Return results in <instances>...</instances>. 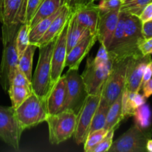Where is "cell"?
I'll list each match as a JSON object with an SVG mask.
<instances>
[{"label":"cell","mask_w":152,"mask_h":152,"mask_svg":"<svg viewBox=\"0 0 152 152\" xmlns=\"http://www.w3.org/2000/svg\"><path fill=\"white\" fill-rule=\"evenodd\" d=\"M102 92L97 94H88L77 114V126L74 132V140L77 144L84 143L90 131L92 119L99 105Z\"/></svg>","instance_id":"9"},{"label":"cell","mask_w":152,"mask_h":152,"mask_svg":"<svg viewBox=\"0 0 152 152\" xmlns=\"http://www.w3.org/2000/svg\"><path fill=\"white\" fill-rule=\"evenodd\" d=\"M30 25L28 23H22L19 26L18 29L17 34L16 38V46L18 54L19 56L22 54L28 45L30 44L29 42V33H30Z\"/></svg>","instance_id":"29"},{"label":"cell","mask_w":152,"mask_h":152,"mask_svg":"<svg viewBox=\"0 0 152 152\" xmlns=\"http://www.w3.org/2000/svg\"><path fill=\"white\" fill-rule=\"evenodd\" d=\"M62 4V0H42L30 22V28H33L42 19L49 17L56 13Z\"/></svg>","instance_id":"22"},{"label":"cell","mask_w":152,"mask_h":152,"mask_svg":"<svg viewBox=\"0 0 152 152\" xmlns=\"http://www.w3.org/2000/svg\"><path fill=\"white\" fill-rule=\"evenodd\" d=\"M152 137V128L141 129L133 125L117 140L113 141L110 152H146V144Z\"/></svg>","instance_id":"6"},{"label":"cell","mask_w":152,"mask_h":152,"mask_svg":"<svg viewBox=\"0 0 152 152\" xmlns=\"http://www.w3.org/2000/svg\"><path fill=\"white\" fill-rule=\"evenodd\" d=\"M9 0H0V18H1V15H2L3 10H4V7L5 6L6 3Z\"/></svg>","instance_id":"42"},{"label":"cell","mask_w":152,"mask_h":152,"mask_svg":"<svg viewBox=\"0 0 152 152\" xmlns=\"http://www.w3.org/2000/svg\"><path fill=\"white\" fill-rule=\"evenodd\" d=\"M97 7L99 13H105L113 10H120L121 7L123 0H99Z\"/></svg>","instance_id":"32"},{"label":"cell","mask_w":152,"mask_h":152,"mask_svg":"<svg viewBox=\"0 0 152 152\" xmlns=\"http://www.w3.org/2000/svg\"><path fill=\"white\" fill-rule=\"evenodd\" d=\"M56 37L45 45L39 47V55L34 75L32 77L31 86L32 91L40 97H47L53 87L51 80V60Z\"/></svg>","instance_id":"3"},{"label":"cell","mask_w":152,"mask_h":152,"mask_svg":"<svg viewBox=\"0 0 152 152\" xmlns=\"http://www.w3.org/2000/svg\"><path fill=\"white\" fill-rule=\"evenodd\" d=\"M94 1H97V0H94Z\"/></svg>","instance_id":"44"},{"label":"cell","mask_w":152,"mask_h":152,"mask_svg":"<svg viewBox=\"0 0 152 152\" xmlns=\"http://www.w3.org/2000/svg\"><path fill=\"white\" fill-rule=\"evenodd\" d=\"M42 0H27L23 23L29 24Z\"/></svg>","instance_id":"34"},{"label":"cell","mask_w":152,"mask_h":152,"mask_svg":"<svg viewBox=\"0 0 152 152\" xmlns=\"http://www.w3.org/2000/svg\"><path fill=\"white\" fill-rule=\"evenodd\" d=\"M112 65L106 48L101 45L94 59L89 57L82 74L84 84L88 94H97L102 92Z\"/></svg>","instance_id":"2"},{"label":"cell","mask_w":152,"mask_h":152,"mask_svg":"<svg viewBox=\"0 0 152 152\" xmlns=\"http://www.w3.org/2000/svg\"><path fill=\"white\" fill-rule=\"evenodd\" d=\"M141 89L142 90V95L145 96V99H148L152 95V77L148 81H147L143 86H142Z\"/></svg>","instance_id":"41"},{"label":"cell","mask_w":152,"mask_h":152,"mask_svg":"<svg viewBox=\"0 0 152 152\" xmlns=\"http://www.w3.org/2000/svg\"><path fill=\"white\" fill-rule=\"evenodd\" d=\"M152 2V0H123L120 11L139 16L145 6Z\"/></svg>","instance_id":"30"},{"label":"cell","mask_w":152,"mask_h":152,"mask_svg":"<svg viewBox=\"0 0 152 152\" xmlns=\"http://www.w3.org/2000/svg\"><path fill=\"white\" fill-rule=\"evenodd\" d=\"M151 77H152V59L147 64L146 67H145V71H144V73H143V77H142L141 88H142V86H143L147 81H148Z\"/></svg>","instance_id":"40"},{"label":"cell","mask_w":152,"mask_h":152,"mask_svg":"<svg viewBox=\"0 0 152 152\" xmlns=\"http://www.w3.org/2000/svg\"><path fill=\"white\" fill-rule=\"evenodd\" d=\"M142 32L144 39H149L152 37V20L142 22Z\"/></svg>","instance_id":"39"},{"label":"cell","mask_w":152,"mask_h":152,"mask_svg":"<svg viewBox=\"0 0 152 152\" xmlns=\"http://www.w3.org/2000/svg\"><path fill=\"white\" fill-rule=\"evenodd\" d=\"M23 131L16 118L14 108L12 106H0V138L15 150H19Z\"/></svg>","instance_id":"8"},{"label":"cell","mask_w":152,"mask_h":152,"mask_svg":"<svg viewBox=\"0 0 152 152\" xmlns=\"http://www.w3.org/2000/svg\"><path fill=\"white\" fill-rule=\"evenodd\" d=\"M120 10L99 13L97 25V40L101 45L108 48L112 40L120 17Z\"/></svg>","instance_id":"15"},{"label":"cell","mask_w":152,"mask_h":152,"mask_svg":"<svg viewBox=\"0 0 152 152\" xmlns=\"http://www.w3.org/2000/svg\"><path fill=\"white\" fill-rule=\"evenodd\" d=\"M97 41V36L91 33L85 36L67 53L65 67L69 69L78 70L80 63Z\"/></svg>","instance_id":"14"},{"label":"cell","mask_w":152,"mask_h":152,"mask_svg":"<svg viewBox=\"0 0 152 152\" xmlns=\"http://www.w3.org/2000/svg\"><path fill=\"white\" fill-rule=\"evenodd\" d=\"M151 60V55H139L129 59L126 69L124 90L137 93L141 90L142 77L147 64Z\"/></svg>","instance_id":"12"},{"label":"cell","mask_w":152,"mask_h":152,"mask_svg":"<svg viewBox=\"0 0 152 152\" xmlns=\"http://www.w3.org/2000/svg\"><path fill=\"white\" fill-rule=\"evenodd\" d=\"M67 83L64 75L54 83L46 97L48 114H56L65 111Z\"/></svg>","instance_id":"16"},{"label":"cell","mask_w":152,"mask_h":152,"mask_svg":"<svg viewBox=\"0 0 152 152\" xmlns=\"http://www.w3.org/2000/svg\"><path fill=\"white\" fill-rule=\"evenodd\" d=\"M72 13L80 25L87 28L92 34L96 35L99 10L94 2L80 7Z\"/></svg>","instance_id":"18"},{"label":"cell","mask_w":152,"mask_h":152,"mask_svg":"<svg viewBox=\"0 0 152 152\" xmlns=\"http://www.w3.org/2000/svg\"><path fill=\"white\" fill-rule=\"evenodd\" d=\"M65 77L67 83L65 110H70L78 114L88 94L78 70L69 69Z\"/></svg>","instance_id":"10"},{"label":"cell","mask_w":152,"mask_h":152,"mask_svg":"<svg viewBox=\"0 0 152 152\" xmlns=\"http://www.w3.org/2000/svg\"><path fill=\"white\" fill-rule=\"evenodd\" d=\"M14 110L16 118L24 130L45 122L49 115L46 98L40 97L34 92Z\"/></svg>","instance_id":"4"},{"label":"cell","mask_w":152,"mask_h":152,"mask_svg":"<svg viewBox=\"0 0 152 152\" xmlns=\"http://www.w3.org/2000/svg\"><path fill=\"white\" fill-rule=\"evenodd\" d=\"M138 17L142 22H148V21L152 20V2L145 6V8L141 12L140 15Z\"/></svg>","instance_id":"38"},{"label":"cell","mask_w":152,"mask_h":152,"mask_svg":"<svg viewBox=\"0 0 152 152\" xmlns=\"http://www.w3.org/2000/svg\"><path fill=\"white\" fill-rule=\"evenodd\" d=\"M77 120V114L70 110L49 114L45 122L48 126L50 143L57 145L71 137L75 132Z\"/></svg>","instance_id":"5"},{"label":"cell","mask_w":152,"mask_h":152,"mask_svg":"<svg viewBox=\"0 0 152 152\" xmlns=\"http://www.w3.org/2000/svg\"><path fill=\"white\" fill-rule=\"evenodd\" d=\"M114 131L115 130L108 131L106 136L96 146H94L91 150V152H105L109 151L110 148H111V145H112Z\"/></svg>","instance_id":"33"},{"label":"cell","mask_w":152,"mask_h":152,"mask_svg":"<svg viewBox=\"0 0 152 152\" xmlns=\"http://www.w3.org/2000/svg\"><path fill=\"white\" fill-rule=\"evenodd\" d=\"M60 7L56 13H54L49 17L42 19L39 22H38L37 25H34L33 28H31L29 33V42L31 44H34L36 45V44L38 42L39 40L43 37V35L47 31V30L48 29L49 26L51 24V22H53V19L59 14V11H60Z\"/></svg>","instance_id":"25"},{"label":"cell","mask_w":152,"mask_h":152,"mask_svg":"<svg viewBox=\"0 0 152 152\" xmlns=\"http://www.w3.org/2000/svg\"><path fill=\"white\" fill-rule=\"evenodd\" d=\"M124 56L131 58L141 55L139 45L144 39L142 22L138 16L124 12Z\"/></svg>","instance_id":"11"},{"label":"cell","mask_w":152,"mask_h":152,"mask_svg":"<svg viewBox=\"0 0 152 152\" xmlns=\"http://www.w3.org/2000/svg\"><path fill=\"white\" fill-rule=\"evenodd\" d=\"M32 89L23 86H10L9 87L8 91L11 101V106L14 109L19 106L28 96L32 94Z\"/></svg>","instance_id":"27"},{"label":"cell","mask_w":152,"mask_h":152,"mask_svg":"<svg viewBox=\"0 0 152 152\" xmlns=\"http://www.w3.org/2000/svg\"><path fill=\"white\" fill-rule=\"evenodd\" d=\"M137 126L141 129H148L151 127V111L146 103L140 106L133 115Z\"/></svg>","instance_id":"28"},{"label":"cell","mask_w":152,"mask_h":152,"mask_svg":"<svg viewBox=\"0 0 152 152\" xmlns=\"http://www.w3.org/2000/svg\"><path fill=\"white\" fill-rule=\"evenodd\" d=\"M37 46L34 44L30 43L25 51L22 53L19 57L18 62V68L22 72L25 74L27 78L32 81V68H33V59H34V53H35Z\"/></svg>","instance_id":"24"},{"label":"cell","mask_w":152,"mask_h":152,"mask_svg":"<svg viewBox=\"0 0 152 152\" xmlns=\"http://www.w3.org/2000/svg\"><path fill=\"white\" fill-rule=\"evenodd\" d=\"M27 0H9L6 3L0 20L4 25L23 23Z\"/></svg>","instance_id":"19"},{"label":"cell","mask_w":152,"mask_h":152,"mask_svg":"<svg viewBox=\"0 0 152 152\" xmlns=\"http://www.w3.org/2000/svg\"><path fill=\"white\" fill-rule=\"evenodd\" d=\"M146 149L147 151L152 152V139H149L148 140V142H147Z\"/></svg>","instance_id":"43"},{"label":"cell","mask_w":152,"mask_h":152,"mask_svg":"<svg viewBox=\"0 0 152 152\" xmlns=\"http://www.w3.org/2000/svg\"><path fill=\"white\" fill-rule=\"evenodd\" d=\"M146 99L139 92H129L123 90L122 96V109H123V117L127 118L133 117L136 110L145 103Z\"/></svg>","instance_id":"20"},{"label":"cell","mask_w":152,"mask_h":152,"mask_svg":"<svg viewBox=\"0 0 152 152\" xmlns=\"http://www.w3.org/2000/svg\"><path fill=\"white\" fill-rule=\"evenodd\" d=\"M108 132V131L103 128L89 133L84 142V151L86 152H91V150L106 136Z\"/></svg>","instance_id":"31"},{"label":"cell","mask_w":152,"mask_h":152,"mask_svg":"<svg viewBox=\"0 0 152 152\" xmlns=\"http://www.w3.org/2000/svg\"><path fill=\"white\" fill-rule=\"evenodd\" d=\"M89 33L91 32L87 28L83 27L77 22L74 14L71 12V16L68 20V30H67V50L68 52Z\"/></svg>","instance_id":"21"},{"label":"cell","mask_w":152,"mask_h":152,"mask_svg":"<svg viewBox=\"0 0 152 152\" xmlns=\"http://www.w3.org/2000/svg\"><path fill=\"white\" fill-rule=\"evenodd\" d=\"M68 23L64 27L60 34L57 36L52 54L51 60V80L53 86L62 76L63 69L65 68L67 53V30Z\"/></svg>","instance_id":"13"},{"label":"cell","mask_w":152,"mask_h":152,"mask_svg":"<svg viewBox=\"0 0 152 152\" xmlns=\"http://www.w3.org/2000/svg\"><path fill=\"white\" fill-rule=\"evenodd\" d=\"M10 86H23V87H27L32 89L31 82L27 78L25 74L19 69V68H17V69L16 70V72H15L13 79L11 80Z\"/></svg>","instance_id":"35"},{"label":"cell","mask_w":152,"mask_h":152,"mask_svg":"<svg viewBox=\"0 0 152 152\" xmlns=\"http://www.w3.org/2000/svg\"></svg>","instance_id":"45"},{"label":"cell","mask_w":152,"mask_h":152,"mask_svg":"<svg viewBox=\"0 0 152 152\" xmlns=\"http://www.w3.org/2000/svg\"><path fill=\"white\" fill-rule=\"evenodd\" d=\"M21 23L2 24V56L0 64V83L4 91H8L16 70L18 68L19 54L16 38Z\"/></svg>","instance_id":"1"},{"label":"cell","mask_w":152,"mask_h":152,"mask_svg":"<svg viewBox=\"0 0 152 152\" xmlns=\"http://www.w3.org/2000/svg\"><path fill=\"white\" fill-rule=\"evenodd\" d=\"M109 107L110 105L101 96L99 105H98L97 108H96V111H95L94 115L93 117V119H92L89 133H91V132H94L96 130L103 129L105 127L107 114H108Z\"/></svg>","instance_id":"26"},{"label":"cell","mask_w":152,"mask_h":152,"mask_svg":"<svg viewBox=\"0 0 152 152\" xmlns=\"http://www.w3.org/2000/svg\"><path fill=\"white\" fill-rule=\"evenodd\" d=\"M122 96L123 93L110 105L104 127L108 131L116 130L122 120H124L122 109Z\"/></svg>","instance_id":"23"},{"label":"cell","mask_w":152,"mask_h":152,"mask_svg":"<svg viewBox=\"0 0 152 152\" xmlns=\"http://www.w3.org/2000/svg\"><path fill=\"white\" fill-rule=\"evenodd\" d=\"M129 59L112 62L109 74L102 89V97L109 105L114 102L124 90Z\"/></svg>","instance_id":"7"},{"label":"cell","mask_w":152,"mask_h":152,"mask_svg":"<svg viewBox=\"0 0 152 152\" xmlns=\"http://www.w3.org/2000/svg\"><path fill=\"white\" fill-rule=\"evenodd\" d=\"M71 14V9L65 4H62L60 7V11H59V14L55 17V19H53V22L49 26L48 29L45 33L43 37L39 40L38 42L36 44V46L39 48L45 45L54 39L60 34L64 27L67 25Z\"/></svg>","instance_id":"17"},{"label":"cell","mask_w":152,"mask_h":152,"mask_svg":"<svg viewBox=\"0 0 152 152\" xmlns=\"http://www.w3.org/2000/svg\"><path fill=\"white\" fill-rule=\"evenodd\" d=\"M139 50L142 55L152 54V37L149 39H144L139 45Z\"/></svg>","instance_id":"37"},{"label":"cell","mask_w":152,"mask_h":152,"mask_svg":"<svg viewBox=\"0 0 152 152\" xmlns=\"http://www.w3.org/2000/svg\"><path fill=\"white\" fill-rule=\"evenodd\" d=\"M62 4H65L71 9V12L83 6L94 2V0H62Z\"/></svg>","instance_id":"36"}]
</instances>
